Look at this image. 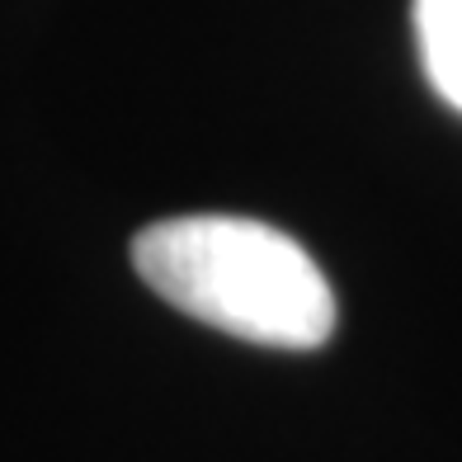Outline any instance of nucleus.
I'll use <instances>...</instances> for the list:
<instances>
[{"label":"nucleus","instance_id":"1","mask_svg":"<svg viewBox=\"0 0 462 462\" xmlns=\"http://www.w3.org/2000/svg\"><path fill=\"white\" fill-rule=\"evenodd\" d=\"M133 264L146 288L203 326L250 345L317 349L335 330V292L321 264L255 217H171L137 231Z\"/></svg>","mask_w":462,"mask_h":462},{"label":"nucleus","instance_id":"2","mask_svg":"<svg viewBox=\"0 0 462 462\" xmlns=\"http://www.w3.org/2000/svg\"><path fill=\"white\" fill-rule=\"evenodd\" d=\"M415 38L430 86L462 114V0H415Z\"/></svg>","mask_w":462,"mask_h":462}]
</instances>
